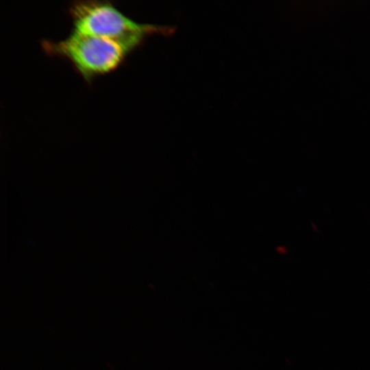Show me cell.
<instances>
[{"instance_id":"cell-2","label":"cell","mask_w":370,"mask_h":370,"mask_svg":"<svg viewBox=\"0 0 370 370\" xmlns=\"http://www.w3.org/2000/svg\"><path fill=\"white\" fill-rule=\"evenodd\" d=\"M68 12L73 22L72 32L115 40L133 49L146 35L160 29L158 26L133 21L108 1H73Z\"/></svg>"},{"instance_id":"cell-1","label":"cell","mask_w":370,"mask_h":370,"mask_svg":"<svg viewBox=\"0 0 370 370\" xmlns=\"http://www.w3.org/2000/svg\"><path fill=\"white\" fill-rule=\"evenodd\" d=\"M46 54L64 59L87 82L118 69L133 50L129 45L110 38L72 32L59 41L42 40Z\"/></svg>"}]
</instances>
